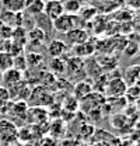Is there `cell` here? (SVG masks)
<instances>
[{
	"label": "cell",
	"mask_w": 140,
	"mask_h": 146,
	"mask_svg": "<svg viewBox=\"0 0 140 146\" xmlns=\"http://www.w3.org/2000/svg\"><path fill=\"white\" fill-rule=\"evenodd\" d=\"M92 91V83L88 80H80L76 83V86L73 87V97L79 101H81L83 98H86L88 94Z\"/></svg>",
	"instance_id": "obj_9"
},
{
	"label": "cell",
	"mask_w": 140,
	"mask_h": 146,
	"mask_svg": "<svg viewBox=\"0 0 140 146\" xmlns=\"http://www.w3.org/2000/svg\"><path fill=\"white\" fill-rule=\"evenodd\" d=\"M14 66V58L13 55H10L9 52L0 51V70L6 72L9 69H11Z\"/></svg>",
	"instance_id": "obj_19"
},
{
	"label": "cell",
	"mask_w": 140,
	"mask_h": 146,
	"mask_svg": "<svg viewBox=\"0 0 140 146\" xmlns=\"http://www.w3.org/2000/svg\"><path fill=\"white\" fill-rule=\"evenodd\" d=\"M63 9L67 14H77L81 9V3L80 0H66L63 3Z\"/></svg>",
	"instance_id": "obj_22"
},
{
	"label": "cell",
	"mask_w": 140,
	"mask_h": 146,
	"mask_svg": "<svg viewBox=\"0 0 140 146\" xmlns=\"http://www.w3.org/2000/svg\"><path fill=\"white\" fill-rule=\"evenodd\" d=\"M49 69H51V73H53L55 76L66 73V59H63V58H52L51 62H49Z\"/></svg>",
	"instance_id": "obj_16"
},
{
	"label": "cell",
	"mask_w": 140,
	"mask_h": 146,
	"mask_svg": "<svg viewBox=\"0 0 140 146\" xmlns=\"http://www.w3.org/2000/svg\"><path fill=\"white\" fill-rule=\"evenodd\" d=\"M133 13L129 10V9H125V10H119L116 13V20H119L121 23H123V18H125V23L126 21H132L133 20Z\"/></svg>",
	"instance_id": "obj_26"
},
{
	"label": "cell",
	"mask_w": 140,
	"mask_h": 146,
	"mask_svg": "<svg viewBox=\"0 0 140 146\" xmlns=\"http://www.w3.org/2000/svg\"><path fill=\"white\" fill-rule=\"evenodd\" d=\"M30 100H34L35 107H45V106H52L55 98H53L52 93L48 90V87L38 84L31 90L30 94Z\"/></svg>",
	"instance_id": "obj_2"
},
{
	"label": "cell",
	"mask_w": 140,
	"mask_h": 146,
	"mask_svg": "<svg viewBox=\"0 0 140 146\" xmlns=\"http://www.w3.org/2000/svg\"><path fill=\"white\" fill-rule=\"evenodd\" d=\"M80 70H84V63L80 58H69L66 60V72L69 73V76H76L77 73H80Z\"/></svg>",
	"instance_id": "obj_13"
},
{
	"label": "cell",
	"mask_w": 140,
	"mask_h": 146,
	"mask_svg": "<svg viewBox=\"0 0 140 146\" xmlns=\"http://www.w3.org/2000/svg\"><path fill=\"white\" fill-rule=\"evenodd\" d=\"M137 46H139V52H140V41H139V44H137Z\"/></svg>",
	"instance_id": "obj_32"
},
{
	"label": "cell",
	"mask_w": 140,
	"mask_h": 146,
	"mask_svg": "<svg viewBox=\"0 0 140 146\" xmlns=\"http://www.w3.org/2000/svg\"><path fill=\"white\" fill-rule=\"evenodd\" d=\"M129 10H140V0H125Z\"/></svg>",
	"instance_id": "obj_29"
},
{
	"label": "cell",
	"mask_w": 140,
	"mask_h": 146,
	"mask_svg": "<svg viewBox=\"0 0 140 146\" xmlns=\"http://www.w3.org/2000/svg\"><path fill=\"white\" fill-rule=\"evenodd\" d=\"M10 41H11L13 44L18 45V46L24 48V46L27 45V41H28L27 31H25V30H24L21 25H18V27H16V28H13V34H11Z\"/></svg>",
	"instance_id": "obj_14"
},
{
	"label": "cell",
	"mask_w": 140,
	"mask_h": 146,
	"mask_svg": "<svg viewBox=\"0 0 140 146\" xmlns=\"http://www.w3.org/2000/svg\"><path fill=\"white\" fill-rule=\"evenodd\" d=\"M77 21H81L77 14H67L63 13L62 16H59L57 18H55L52 21V28L57 33L66 34L70 30L77 28Z\"/></svg>",
	"instance_id": "obj_1"
},
{
	"label": "cell",
	"mask_w": 140,
	"mask_h": 146,
	"mask_svg": "<svg viewBox=\"0 0 140 146\" xmlns=\"http://www.w3.org/2000/svg\"><path fill=\"white\" fill-rule=\"evenodd\" d=\"M14 69H17L20 72H24L25 69H27V62H25V56H22V55H18L14 58V66H13Z\"/></svg>",
	"instance_id": "obj_27"
},
{
	"label": "cell",
	"mask_w": 140,
	"mask_h": 146,
	"mask_svg": "<svg viewBox=\"0 0 140 146\" xmlns=\"http://www.w3.org/2000/svg\"><path fill=\"white\" fill-rule=\"evenodd\" d=\"M27 36L31 42H39V44H44V41L46 39V33L44 30H41L39 27H34L31 28L28 33H27Z\"/></svg>",
	"instance_id": "obj_18"
},
{
	"label": "cell",
	"mask_w": 140,
	"mask_h": 146,
	"mask_svg": "<svg viewBox=\"0 0 140 146\" xmlns=\"http://www.w3.org/2000/svg\"><path fill=\"white\" fill-rule=\"evenodd\" d=\"M102 58H97L95 60L98 62V65L101 66V69H115L118 66V59H115L112 54H106V55H101Z\"/></svg>",
	"instance_id": "obj_17"
},
{
	"label": "cell",
	"mask_w": 140,
	"mask_h": 146,
	"mask_svg": "<svg viewBox=\"0 0 140 146\" xmlns=\"http://www.w3.org/2000/svg\"><path fill=\"white\" fill-rule=\"evenodd\" d=\"M63 13H65V9H63V3L60 0H48V1H45L44 14L51 21H53L59 16H62Z\"/></svg>",
	"instance_id": "obj_6"
},
{
	"label": "cell",
	"mask_w": 140,
	"mask_h": 146,
	"mask_svg": "<svg viewBox=\"0 0 140 146\" xmlns=\"http://www.w3.org/2000/svg\"><path fill=\"white\" fill-rule=\"evenodd\" d=\"M25 0H4V6L9 11L13 13H21L24 10Z\"/></svg>",
	"instance_id": "obj_21"
},
{
	"label": "cell",
	"mask_w": 140,
	"mask_h": 146,
	"mask_svg": "<svg viewBox=\"0 0 140 146\" xmlns=\"http://www.w3.org/2000/svg\"><path fill=\"white\" fill-rule=\"evenodd\" d=\"M73 52L76 58H88V56H92L95 52V44L91 42L90 39L83 42V44H79V45H74L73 46Z\"/></svg>",
	"instance_id": "obj_10"
},
{
	"label": "cell",
	"mask_w": 140,
	"mask_h": 146,
	"mask_svg": "<svg viewBox=\"0 0 140 146\" xmlns=\"http://www.w3.org/2000/svg\"><path fill=\"white\" fill-rule=\"evenodd\" d=\"M22 80H24L22 72H20V70L14 69V68H11V69L3 72V74H1V83H3L1 86H4L6 89L16 86L18 83H21Z\"/></svg>",
	"instance_id": "obj_5"
},
{
	"label": "cell",
	"mask_w": 140,
	"mask_h": 146,
	"mask_svg": "<svg viewBox=\"0 0 140 146\" xmlns=\"http://www.w3.org/2000/svg\"><path fill=\"white\" fill-rule=\"evenodd\" d=\"M77 14H79V18H80V20L91 21L92 18L95 17L97 13H95V9H92V7H81Z\"/></svg>",
	"instance_id": "obj_23"
},
{
	"label": "cell",
	"mask_w": 140,
	"mask_h": 146,
	"mask_svg": "<svg viewBox=\"0 0 140 146\" xmlns=\"http://www.w3.org/2000/svg\"><path fill=\"white\" fill-rule=\"evenodd\" d=\"M17 131L18 128L10 119H0V142L4 146L18 142Z\"/></svg>",
	"instance_id": "obj_3"
},
{
	"label": "cell",
	"mask_w": 140,
	"mask_h": 146,
	"mask_svg": "<svg viewBox=\"0 0 140 146\" xmlns=\"http://www.w3.org/2000/svg\"><path fill=\"white\" fill-rule=\"evenodd\" d=\"M25 62H27V66H30V68H38L44 63V56L41 54L28 52L25 55Z\"/></svg>",
	"instance_id": "obj_20"
},
{
	"label": "cell",
	"mask_w": 140,
	"mask_h": 146,
	"mask_svg": "<svg viewBox=\"0 0 140 146\" xmlns=\"http://www.w3.org/2000/svg\"><path fill=\"white\" fill-rule=\"evenodd\" d=\"M123 80L127 86H133V84H139L140 83V63L137 65H130L129 68H126Z\"/></svg>",
	"instance_id": "obj_11"
},
{
	"label": "cell",
	"mask_w": 140,
	"mask_h": 146,
	"mask_svg": "<svg viewBox=\"0 0 140 146\" xmlns=\"http://www.w3.org/2000/svg\"><path fill=\"white\" fill-rule=\"evenodd\" d=\"M44 7H45V1L44 0H25L24 9L32 14V16H39L44 13Z\"/></svg>",
	"instance_id": "obj_15"
},
{
	"label": "cell",
	"mask_w": 140,
	"mask_h": 146,
	"mask_svg": "<svg viewBox=\"0 0 140 146\" xmlns=\"http://www.w3.org/2000/svg\"><path fill=\"white\" fill-rule=\"evenodd\" d=\"M137 11H139V17H140V10H137Z\"/></svg>",
	"instance_id": "obj_34"
},
{
	"label": "cell",
	"mask_w": 140,
	"mask_h": 146,
	"mask_svg": "<svg viewBox=\"0 0 140 146\" xmlns=\"http://www.w3.org/2000/svg\"><path fill=\"white\" fill-rule=\"evenodd\" d=\"M25 146H34V145H30V143H27V145H25Z\"/></svg>",
	"instance_id": "obj_33"
},
{
	"label": "cell",
	"mask_w": 140,
	"mask_h": 146,
	"mask_svg": "<svg viewBox=\"0 0 140 146\" xmlns=\"http://www.w3.org/2000/svg\"><path fill=\"white\" fill-rule=\"evenodd\" d=\"M65 35H66V41H67V44L71 45V46L79 45V44H83V42H86V41L90 39L88 31L87 30H84V28H80V27L70 30L69 33H66Z\"/></svg>",
	"instance_id": "obj_7"
},
{
	"label": "cell",
	"mask_w": 140,
	"mask_h": 146,
	"mask_svg": "<svg viewBox=\"0 0 140 146\" xmlns=\"http://www.w3.org/2000/svg\"><path fill=\"white\" fill-rule=\"evenodd\" d=\"M48 117H49L48 110H45L44 107H31L27 111L25 119L30 121V122H34L35 125H39V124L46 122Z\"/></svg>",
	"instance_id": "obj_8"
},
{
	"label": "cell",
	"mask_w": 140,
	"mask_h": 146,
	"mask_svg": "<svg viewBox=\"0 0 140 146\" xmlns=\"http://www.w3.org/2000/svg\"><path fill=\"white\" fill-rule=\"evenodd\" d=\"M1 74H3V72L0 70V82H1Z\"/></svg>",
	"instance_id": "obj_31"
},
{
	"label": "cell",
	"mask_w": 140,
	"mask_h": 146,
	"mask_svg": "<svg viewBox=\"0 0 140 146\" xmlns=\"http://www.w3.org/2000/svg\"><path fill=\"white\" fill-rule=\"evenodd\" d=\"M132 30H133V33H136V34H139L140 35V17H133L132 20Z\"/></svg>",
	"instance_id": "obj_30"
},
{
	"label": "cell",
	"mask_w": 140,
	"mask_h": 146,
	"mask_svg": "<svg viewBox=\"0 0 140 146\" xmlns=\"http://www.w3.org/2000/svg\"><path fill=\"white\" fill-rule=\"evenodd\" d=\"M11 101L10 93L4 86H0V108H4Z\"/></svg>",
	"instance_id": "obj_24"
},
{
	"label": "cell",
	"mask_w": 140,
	"mask_h": 146,
	"mask_svg": "<svg viewBox=\"0 0 140 146\" xmlns=\"http://www.w3.org/2000/svg\"><path fill=\"white\" fill-rule=\"evenodd\" d=\"M127 90V84L125 83L123 77H112L108 80L105 91L108 94V97H114V98H119V97H125Z\"/></svg>",
	"instance_id": "obj_4"
},
{
	"label": "cell",
	"mask_w": 140,
	"mask_h": 146,
	"mask_svg": "<svg viewBox=\"0 0 140 146\" xmlns=\"http://www.w3.org/2000/svg\"><path fill=\"white\" fill-rule=\"evenodd\" d=\"M67 51V45L60 39H52L48 45V54L51 58H62Z\"/></svg>",
	"instance_id": "obj_12"
},
{
	"label": "cell",
	"mask_w": 140,
	"mask_h": 146,
	"mask_svg": "<svg viewBox=\"0 0 140 146\" xmlns=\"http://www.w3.org/2000/svg\"><path fill=\"white\" fill-rule=\"evenodd\" d=\"M11 34H13V27H11V25H6V24H3L1 28H0V36H1L3 39L9 41V39L11 38Z\"/></svg>",
	"instance_id": "obj_28"
},
{
	"label": "cell",
	"mask_w": 140,
	"mask_h": 146,
	"mask_svg": "<svg viewBox=\"0 0 140 146\" xmlns=\"http://www.w3.org/2000/svg\"><path fill=\"white\" fill-rule=\"evenodd\" d=\"M123 52H125V55H127L129 58H133L135 55L139 52V46H137V44H135L132 41H127V45L125 46Z\"/></svg>",
	"instance_id": "obj_25"
}]
</instances>
